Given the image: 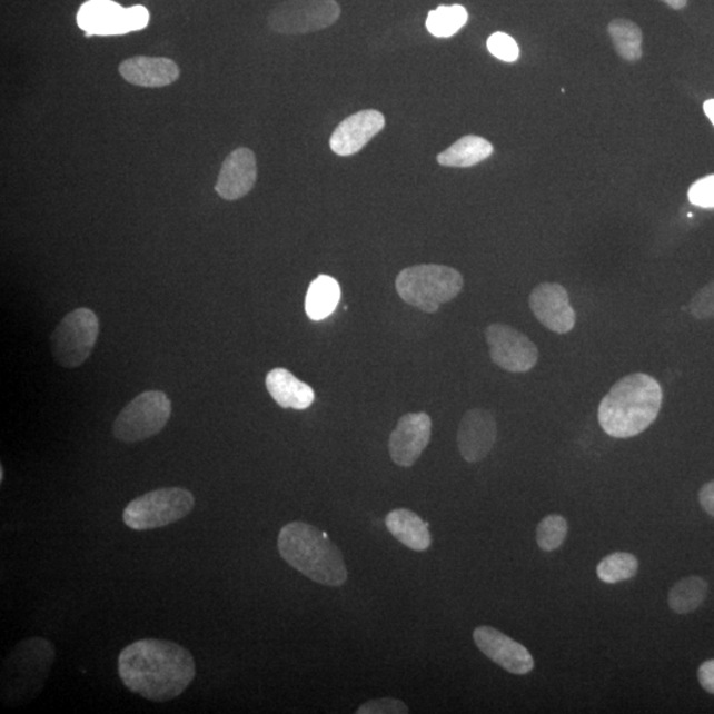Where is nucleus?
I'll return each instance as SVG.
<instances>
[{"mask_svg":"<svg viewBox=\"0 0 714 714\" xmlns=\"http://www.w3.org/2000/svg\"><path fill=\"white\" fill-rule=\"evenodd\" d=\"M118 674L129 691L150 702L166 703L190 687L196 664L190 651L178 643L142 639L119 654Z\"/></svg>","mask_w":714,"mask_h":714,"instance_id":"f257e3e1","label":"nucleus"},{"mask_svg":"<svg viewBox=\"0 0 714 714\" xmlns=\"http://www.w3.org/2000/svg\"><path fill=\"white\" fill-rule=\"evenodd\" d=\"M663 404V389L653 376L633 374L613 385L598 408L601 428L613 438L639 436L654 424Z\"/></svg>","mask_w":714,"mask_h":714,"instance_id":"f03ea898","label":"nucleus"},{"mask_svg":"<svg viewBox=\"0 0 714 714\" xmlns=\"http://www.w3.org/2000/svg\"><path fill=\"white\" fill-rule=\"evenodd\" d=\"M278 551L285 562L314 583L341 586L348 578L345 558L324 532L303 522L285 525Z\"/></svg>","mask_w":714,"mask_h":714,"instance_id":"7ed1b4c3","label":"nucleus"},{"mask_svg":"<svg viewBox=\"0 0 714 714\" xmlns=\"http://www.w3.org/2000/svg\"><path fill=\"white\" fill-rule=\"evenodd\" d=\"M56 660L52 642L31 636L19 642L2 663L0 698L6 706H20L37 698L48 681Z\"/></svg>","mask_w":714,"mask_h":714,"instance_id":"20e7f679","label":"nucleus"},{"mask_svg":"<svg viewBox=\"0 0 714 714\" xmlns=\"http://www.w3.org/2000/svg\"><path fill=\"white\" fill-rule=\"evenodd\" d=\"M464 289V277L449 266L425 264L398 272L396 290L405 304L424 313L438 311Z\"/></svg>","mask_w":714,"mask_h":714,"instance_id":"39448f33","label":"nucleus"},{"mask_svg":"<svg viewBox=\"0 0 714 714\" xmlns=\"http://www.w3.org/2000/svg\"><path fill=\"white\" fill-rule=\"evenodd\" d=\"M195 507V496L186 488H160L130 502L123 522L135 530H151L185 519Z\"/></svg>","mask_w":714,"mask_h":714,"instance_id":"423d86ee","label":"nucleus"},{"mask_svg":"<svg viewBox=\"0 0 714 714\" xmlns=\"http://www.w3.org/2000/svg\"><path fill=\"white\" fill-rule=\"evenodd\" d=\"M171 411L172 405L165 391H143L119 413L113 424L115 437L125 444H136L157 436L166 428Z\"/></svg>","mask_w":714,"mask_h":714,"instance_id":"0eeeda50","label":"nucleus"},{"mask_svg":"<svg viewBox=\"0 0 714 714\" xmlns=\"http://www.w3.org/2000/svg\"><path fill=\"white\" fill-rule=\"evenodd\" d=\"M100 321L97 315L86 307L66 315L51 336V349L54 360L65 368H77L92 355Z\"/></svg>","mask_w":714,"mask_h":714,"instance_id":"6e6552de","label":"nucleus"},{"mask_svg":"<svg viewBox=\"0 0 714 714\" xmlns=\"http://www.w3.org/2000/svg\"><path fill=\"white\" fill-rule=\"evenodd\" d=\"M150 12L141 4L125 9L113 0H88L77 13V23L90 37H118L145 30Z\"/></svg>","mask_w":714,"mask_h":714,"instance_id":"1a4fd4ad","label":"nucleus"},{"mask_svg":"<svg viewBox=\"0 0 714 714\" xmlns=\"http://www.w3.org/2000/svg\"><path fill=\"white\" fill-rule=\"evenodd\" d=\"M340 17L336 0H285L270 12L271 31L281 34H306L326 30Z\"/></svg>","mask_w":714,"mask_h":714,"instance_id":"9d476101","label":"nucleus"},{"mask_svg":"<svg viewBox=\"0 0 714 714\" xmlns=\"http://www.w3.org/2000/svg\"><path fill=\"white\" fill-rule=\"evenodd\" d=\"M485 334L496 366L510 374L529 373L536 367L538 348L527 335L502 324L489 325Z\"/></svg>","mask_w":714,"mask_h":714,"instance_id":"9b49d317","label":"nucleus"},{"mask_svg":"<svg viewBox=\"0 0 714 714\" xmlns=\"http://www.w3.org/2000/svg\"><path fill=\"white\" fill-rule=\"evenodd\" d=\"M528 303L536 319L552 333L568 334L576 326V313L563 285L544 282L536 286Z\"/></svg>","mask_w":714,"mask_h":714,"instance_id":"f8f14e48","label":"nucleus"},{"mask_svg":"<svg viewBox=\"0 0 714 714\" xmlns=\"http://www.w3.org/2000/svg\"><path fill=\"white\" fill-rule=\"evenodd\" d=\"M474 642L483 655L514 675H527L535 667L534 657L523 644L489 626L476 627Z\"/></svg>","mask_w":714,"mask_h":714,"instance_id":"ddd939ff","label":"nucleus"},{"mask_svg":"<svg viewBox=\"0 0 714 714\" xmlns=\"http://www.w3.org/2000/svg\"><path fill=\"white\" fill-rule=\"evenodd\" d=\"M432 418L426 413H409L398 422L389 437L391 460L400 467H411L428 447Z\"/></svg>","mask_w":714,"mask_h":714,"instance_id":"4468645a","label":"nucleus"},{"mask_svg":"<svg viewBox=\"0 0 714 714\" xmlns=\"http://www.w3.org/2000/svg\"><path fill=\"white\" fill-rule=\"evenodd\" d=\"M498 426L495 417L486 409H472L466 413L459 424L457 443L458 449L468 464L485 459L494 449Z\"/></svg>","mask_w":714,"mask_h":714,"instance_id":"2eb2a0df","label":"nucleus"},{"mask_svg":"<svg viewBox=\"0 0 714 714\" xmlns=\"http://www.w3.org/2000/svg\"><path fill=\"white\" fill-rule=\"evenodd\" d=\"M257 173L255 152L240 147L224 160L215 190L224 200H240L254 190Z\"/></svg>","mask_w":714,"mask_h":714,"instance_id":"dca6fc26","label":"nucleus"},{"mask_svg":"<svg viewBox=\"0 0 714 714\" xmlns=\"http://www.w3.org/2000/svg\"><path fill=\"white\" fill-rule=\"evenodd\" d=\"M385 128V117L377 110H361L340 122L330 139L331 150L339 157L359 152Z\"/></svg>","mask_w":714,"mask_h":714,"instance_id":"f3484780","label":"nucleus"},{"mask_svg":"<svg viewBox=\"0 0 714 714\" xmlns=\"http://www.w3.org/2000/svg\"><path fill=\"white\" fill-rule=\"evenodd\" d=\"M118 71L126 82L142 88H165L180 76L179 66L173 60L149 56L126 59L119 65Z\"/></svg>","mask_w":714,"mask_h":714,"instance_id":"a211bd4d","label":"nucleus"},{"mask_svg":"<svg viewBox=\"0 0 714 714\" xmlns=\"http://www.w3.org/2000/svg\"><path fill=\"white\" fill-rule=\"evenodd\" d=\"M266 388L272 400L284 409L305 410L315 400V391L310 385L300 381L285 368L270 370L266 376Z\"/></svg>","mask_w":714,"mask_h":714,"instance_id":"6ab92c4d","label":"nucleus"},{"mask_svg":"<svg viewBox=\"0 0 714 714\" xmlns=\"http://www.w3.org/2000/svg\"><path fill=\"white\" fill-rule=\"evenodd\" d=\"M387 528L398 542L411 551L424 552L430 548L432 535L429 524L409 509L391 510L385 519Z\"/></svg>","mask_w":714,"mask_h":714,"instance_id":"aec40b11","label":"nucleus"},{"mask_svg":"<svg viewBox=\"0 0 714 714\" xmlns=\"http://www.w3.org/2000/svg\"><path fill=\"white\" fill-rule=\"evenodd\" d=\"M494 146L487 139L466 136L458 139L449 149L440 152L438 163L444 167L467 168L476 166L492 157Z\"/></svg>","mask_w":714,"mask_h":714,"instance_id":"412c9836","label":"nucleus"},{"mask_svg":"<svg viewBox=\"0 0 714 714\" xmlns=\"http://www.w3.org/2000/svg\"><path fill=\"white\" fill-rule=\"evenodd\" d=\"M340 286L330 276H319L314 279L305 300L307 317L313 320H324L335 311L340 300Z\"/></svg>","mask_w":714,"mask_h":714,"instance_id":"4be33fe9","label":"nucleus"},{"mask_svg":"<svg viewBox=\"0 0 714 714\" xmlns=\"http://www.w3.org/2000/svg\"><path fill=\"white\" fill-rule=\"evenodd\" d=\"M615 51L623 60L635 62L643 56V33L638 24L627 19H615L607 27Z\"/></svg>","mask_w":714,"mask_h":714,"instance_id":"5701e85b","label":"nucleus"},{"mask_svg":"<svg viewBox=\"0 0 714 714\" xmlns=\"http://www.w3.org/2000/svg\"><path fill=\"white\" fill-rule=\"evenodd\" d=\"M708 584L702 577L691 576L678 581L668 594V605L676 614H690L704 604Z\"/></svg>","mask_w":714,"mask_h":714,"instance_id":"b1692460","label":"nucleus"},{"mask_svg":"<svg viewBox=\"0 0 714 714\" xmlns=\"http://www.w3.org/2000/svg\"><path fill=\"white\" fill-rule=\"evenodd\" d=\"M468 20V12L464 6H439L430 11L426 19V28L434 38L447 39L458 33Z\"/></svg>","mask_w":714,"mask_h":714,"instance_id":"393cba45","label":"nucleus"},{"mask_svg":"<svg viewBox=\"0 0 714 714\" xmlns=\"http://www.w3.org/2000/svg\"><path fill=\"white\" fill-rule=\"evenodd\" d=\"M639 563L632 553L615 552L597 566L598 578L605 584H618L632 579L638 573Z\"/></svg>","mask_w":714,"mask_h":714,"instance_id":"a878e982","label":"nucleus"},{"mask_svg":"<svg viewBox=\"0 0 714 714\" xmlns=\"http://www.w3.org/2000/svg\"><path fill=\"white\" fill-rule=\"evenodd\" d=\"M568 535V523L563 516L551 515L544 517L537 527V544L545 552L556 551Z\"/></svg>","mask_w":714,"mask_h":714,"instance_id":"bb28decb","label":"nucleus"},{"mask_svg":"<svg viewBox=\"0 0 714 714\" xmlns=\"http://www.w3.org/2000/svg\"><path fill=\"white\" fill-rule=\"evenodd\" d=\"M487 48L489 53L495 56L496 59L506 62H515L519 59L520 48L517 46L514 38L504 32H495L487 40Z\"/></svg>","mask_w":714,"mask_h":714,"instance_id":"cd10ccee","label":"nucleus"},{"mask_svg":"<svg viewBox=\"0 0 714 714\" xmlns=\"http://www.w3.org/2000/svg\"><path fill=\"white\" fill-rule=\"evenodd\" d=\"M690 311L693 318L708 320L714 318V281L705 285L691 299Z\"/></svg>","mask_w":714,"mask_h":714,"instance_id":"c85d7f7f","label":"nucleus"},{"mask_svg":"<svg viewBox=\"0 0 714 714\" xmlns=\"http://www.w3.org/2000/svg\"><path fill=\"white\" fill-rule=\"evenodd\" d=\"M408 712V706L401 700L394 697L369 700L356 711L357 714H406Z\"/></svg>","mask_w":714,"mask_h":714,"instance_id":"c756f323","label":"nucleus"},{"mask_svg":"<svg viewBox=\"0 0 714 714\" xmlns=\"http://www.w3.org/2000/svg\"><path fill=\"white\" fill-rule=\"evenodd\" d=\"M688 199L693 206L714 208V175L693 184L688 191Z\"/></svg>","mask_w":714,"mask_h":714,"instance_id":"7c9ffc66","label":"nucleus"},{"mask_svg":"<svg viewBox=\"0 0 714 714\" xmlns=\"http://www.w3.org/2000/svg\"><path fill=\"white\" fill-rule=\"evenodd\" d=\"M697 677L702 687L714 695V660L705 662L700 666Z\"/></svg>","mask_w":714,"mask_h":714,"instance_id":"2f4dec72","label":"nucleus"},{"mask_svg":"<svg viewBox=\"0 0 714 714\" xmlns=\"http://www.w3.org/2000/svg\"><path fill=\"white\" fill-rule=\"evenodd\" d=\"M698 499L706 513L714 517V480L706 483L698 494Z\"/></svg>","mask_w":714,"mask_h":714,"instance_id":"473e14b6","label":"nucleus"},{"mask_svg":"<svg viewBox=\"0 0 714 714\" xmlns=\"http://www.w3.org/2000/svg\"><path fill=\"white\" fill-rule=\"evenodd\" d=\"M661 2L666 3L672 10H683L688 4V0H661Z\"/></svg>","mask_w":714,"mask_h":714,"instance_id":"72a5a7b5","label":"nucleus"},{"mask_svg":"<svg viewBox=\"0 0 714 714\" xmlns=\"http://www.w3.org/2000/svg\"><path fill=\"white\" fill-rule=\"evenodd\" d=\"M704 111L706 117L711 119V122L714 126V100H710L704 103Z\"/></svg>","mask_w":714,"mask_h":714,"instance_id":"f704fd0d","label":"nucleus"},{"mask_svg":"<svg viewBox=\"0 0 714 714\" xmlns=\"http://www.w3.org/2000/svg\"><path fill=\"white\" fill-rule=\"evenodd\" d=\"M3 479H4V472H3V467H2V468H0V480L3 482Z\"/></svg>","mask_w":714,"mask_h":714,"instance_id":"c9c22d12","label":"nucleus"}]
</instances>
